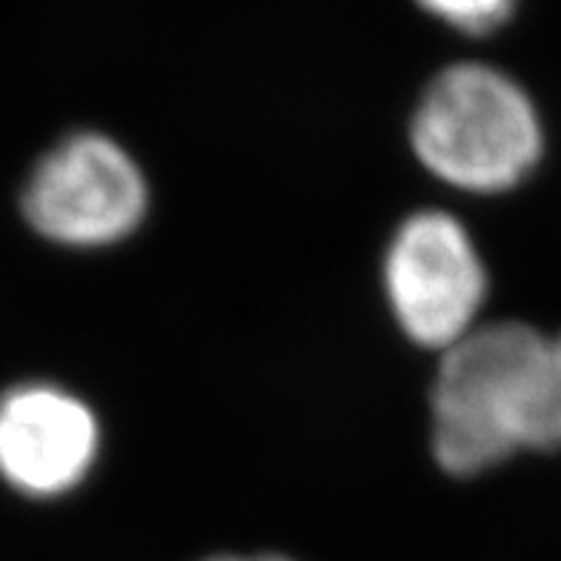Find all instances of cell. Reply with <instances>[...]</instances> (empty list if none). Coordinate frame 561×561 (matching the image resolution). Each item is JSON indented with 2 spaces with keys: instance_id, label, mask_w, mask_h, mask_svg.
<instances>
[{
  "instance_id": "6da1fadb",
  "label": "cell",
  "mask_w": 561,
  "mask_h": 561,
  "mask_svg": "<svg viewBox=\"0 0 561 561\" xmlns=\"http://www.w3.org/2000/svg\"><path fill=\"white\" fill-rule=\"evenodd\" d=\"M410 135L419 161L467 193L522 184L545 147L530 95L507 72L479 60L453 64L430 81Z\"/></svg>"
},
{
  "instance_id": "7a4b0ae2",
  "label": "cell",
  "mask_w": 561,
  "mask_h": 561,
  "mask_svg": "<svg viewBox=\"0 0 561 561\" xmlns=\"http://www.w3.org/2000/svg\"><path fill=\"white\" fill-rule=\"evenodd\" d=\"M547 335L499 321L444 350L433 387V453L453 476H476L522 450L530 381Z\"/></svg>"
},
{
  "instance_id": "3957f363",
  "label": "cell",
  "mask_w": 561,
  "mask_h": 561,
  "mask_svg": "<svg viewBox=\"0 0 561 561\" xmlns=\"http://www.w3.org/2000/svg\"><path fill=\"white\" fill-rule=\"evenodd\" d=\"M149 207L147 178L106 135L58 140L32 167L21 213L37 236L58 247L95 250L133 236Z\"/></svg>"
},
{
  "instance_id": "277c9868",
  "label": "cell",
  "mask_w": 561,
  "mask_h": 561,
  "mask_svg": "<svg viewBox=\"0 0 561 561\" xmlns=\"http://www.w3.org/2000/svg\"><path fill=\"white\" fill-rule=\"evenodd\" d=\"M392 316L421 347L450 350L476 330L488 273L467 229L447 213H415L387 250Z\"/></svg>"
},
{
  "instance_id": "5b68a950",
  "label": "cell",
  "mask_w": 561,
  "mask_h": 561,
  "mask_svg": "<svg viewBox=\"0 0 561 561\" xmlns=\"http://www.w3.org/2000/svg\"><path fill=\"white\" fill-rule=\"evenodd\" d=\"M101 427L64 387L18 385L0 396V479L30 499H58L89 476Z\"/></svg>"
},
{
  "instance_id": "8992f818",
  "label": "cell",
  "mask_w": 561,
  "mask_h": 561,
  "mask_svg": "<svg viewBox=\"0 0 561 561\" xmlns=\"http://www.w3.org/2000/svg\"><path fill=\"white\" fill-rule=\"evenodd\" d=\"M522 447L561 450V333L547 335L522 419Z\"/></svg>"
},
{
  "instance_id": "52a82bcc",
  "label": "cell",
  "mask_w": 561,
  "mask_h": 561,
  "mask_svg": "<svg viewBox=\"0 0 561 561\" xmlns=\"http://www.w3.org/2000/svg\"><path fill=\"white\" fill-rule=\"evenodd\" d=\"M430 18L467 35H488L510 21L518 0H415Z\"/></svg>"
},
{
  "instance_id": "ba28073f",
  "label": "cell",
  "mask_w": 561,
  "mask_h": 561,
  "mask_svg": "<svg viewBox=\"0 0 561 561\" xmlns=\"http://www.w3.org/2000/svg\"><path fill=\"white\" fill-rule=\"evenodd\" d=\"M204 561H293L287 556H213V559Z\"/></svg>"
}]
</instances>
